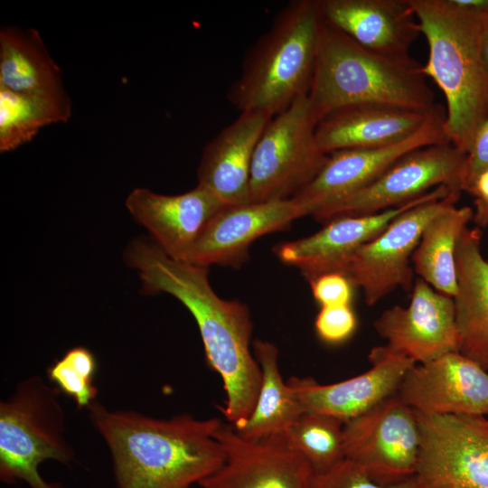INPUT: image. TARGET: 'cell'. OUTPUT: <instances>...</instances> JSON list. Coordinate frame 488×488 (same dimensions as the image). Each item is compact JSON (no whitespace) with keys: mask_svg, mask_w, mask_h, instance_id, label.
<instances>
[{"mask_svg":"<svg viewBox=\"0 0 488 488\" xmlns=\"http://www.w3.org/2000/svg\"><path fill=\"white\" fill-rule=\"evenodd\" d=\"M143 293H167L193 316L208 365L221 378L226 393L221 411L233 426L245 421L257 401L261 370L250 351L252 321L239 301L221 298L211 288L208 267L173 259L155 243L136 239L127 249Z\"/></svg>","mask_w":488,"mask_h":488,"instance_id":"obj_1","label":"cell"},{"mask_svg":"<svg viewBox=\"0 0 488 488\" xmlns=\"http://www.w3.org/2000/svg\"><path fill=\"white\" fill-rule=\"evenodd\" d=\"M88 410L109 449L117 488H192L225 462L215 437L222 424L218 418H157L97 401Z\"/></svg>","mask_w":488,"mask_h":488,"instance_id":"obj_2","label":"cell"},{"mask_svg":"<svg viewBox=\"0 0 488 488\" xmlns=\"http://www.w3.org/2000/svg\"><path fill=\"white\" fill-rule=\"evenodd\" d=\"M418 61L380 53L323 20L314 72L307 94L316 124L341 108L381 104L429 111L435 102Z\"/></svg>","mask_w":488,"mask_h":488,"instance_id":"obj_3","label":"cell"},{"mask_svg":"<svg viewBox=\"0 0 488 488\" xmlns=\"http://www.w3.org/2000/svg\"><path fill=\"white\" fill-rule=\"evenodd\" d=\"M428 44L422 72L446 100L444 129L465 155L488 117V77L480 52L483 16L454 0H409Z\"/></svg>","mask_w":488,"mask_h":488,"instance_id":"obj_4","label":"cell"},{"mask_svg":"<svg viewBox=\"0 0 488 488\" xmlns=\"http://www.w3.org/2000/svg\"><path fill=\"white\" fill-rule=\"evenodd\" d=\"M322 24L318 0L290 1L247 52L228 89L230 102L240 112L274 117L307 96Z\"/></svg>","mask_w":488,"mask_h":488,"instance_id":"obj_5","label":"cell"},{"mask_svg":"<svg viewBox=\"0 0 488 488\" xmlns=\"http://www.w3.org/2000/svg\"><path fill=\"white\" fill-rule=\"evenodd\" d=\"M61 392L39 376L19 382L0 403V479L6 484L25 482L30 488H62L39 473L45 460L69 465L75 451L65 436Z\"/></svg>","mask_w":488,"mask_h":488,"instance_id":"obj_6","label":"cell"},{"mask_svg":"<svg viewBox=\"0 0 488 488\" xmlns=\"http://www.w3.org/2000/svg\"><path fill=\"white\" fill-rule=\"evenodd\" d=\"M315 127L307 96L269 120L254 151L249 202L293 198L314 180L329 156L317 145Z\"/></svg>","mask_w":488,"mask_h":488,"instance_id":"obj_7","label":"cell"},{"mask_svg":"<svg viewBox=\"0 0 488 488\" xmlns=\"http://www.w3.org/2000/svg\"><path fill=\"white\" fill-rule=\"evenodd\" d=\"M466 155L450 142L426 145L397 159L374 181L312 216L318 221L374 214L399 207L439 186L465 192Z\"/></svg>","mask_w":488,"mask_h":488,"instance_id":"obj_8","label":"cell"},{"mask_svg":"<svg viewBox=\"0 0 488 488\" xmlns=\"http://www.w3.org/2000/svg\"><path fill=\"white\" fill-rule=\"evenodd\" d=\"M345 458L372 481L394 485L416 476L421 434L416 412L394 394L343 425Z\"/></svg>","mask_w":488,"mask_h":488,"instance_id":"obj_9","label":"cell"},{"mask_svg":"<svg viewBox=\"0 0 488 488\" xmlns=\"http://www.w3.org/2000/svg\"><path fill=\"white\" fill-rule=\"evenodd\" d=\"M417 474L429 488H488V417L417 413Z\"/></svg>","mask_w":488,"mask_h":488,"instance_id":"obj_10","label":"cell"},{"mask_svg":"<svg viewBox=\"0 0 488 488\" xmlns=\"http://www.w3.org/2000/svg\"><path fill=\"white\" fill-rule=\"evenodd\" d=\"M461 194L451 192L445 198L407 210L357 250L345 276L354 287L362 289L368 305L377 304L398 287L412 291L414 272L410 258L426 226L437 214L455 205Z\"/></svg>","mask_w":488,"mask_h":488,"instance_id":"obj_11","label":"cell"},{"mask_svg":"<svg viewBox=\"0 0 488 488\" xmlns=\"http://www.w3.org/2000/svg\"><path fill=\"white\" fill-rule=\"evenodd\" d=\"M215 437L225 462L199 483L201 488H311V466L283 435L248 439L222 422Z\"/></svg>","mask_w":488,"mask_h":488,"instance_id":"obj_12","label":"cell"},{"mask_svg":"<svg viewBox=\"0 0 488 488\" xmlns=\"http://www.w3.org/2000/svg\"><path fill=\"white\" fill-rule=\"evenodd\" d=\"M399 399L427 416H488V373L459 352L415 364L404 376Z\"/></svg>","mask_w":488,"mask_h":488,"instance_id":"obj_13","label":"cell"},{"mask_svg":"<svg viewBox=\"0 0 488 488\" xmlns=\"http://www.w3.org/2000/svg\"><path fill=\"white\" fill-rule=\"evenodd\" d=\"M446 114L441 105L419 129L400 142L378 148L345 149L330 154L319 174L294 197L313 215L367 186L407 153L449 142L444 129Z\"/></svg>","mask_w":488,"mask_h":488,"instance_id":"obj_14","label":"cell"},{"mask_svg":"<svg viewBox=\"0 0 488 488\" xmlns=\"http://www.w3.org/2000/svg\"><path fill=\"white\" fill-rule=\"evenodd\" d=\"M451 192L447 187L439 186L399 207L374 214L338 218L326 222L313 235L278 244L274 251L283 263L298 267L308 281L325 273L345 275L357 250L380 234L397 216Z\"/></svg>","mask_w":488,"mask_h":488,"instance_id":"obj_15","label":"cell"},{"mask_svg":"<svg viewBox=\"0 0 488 488\" xmlns=\"http://www.w3.org/2000/svg\"><path fill=\"white\" fill-rule=\"evenodd\" d=\"M374 327L389 349L416 363L459 352L454 298L420 277L414 282L409 305L385 310Z\"/></svg>","mask_w":488,"mask_h":488,"instance_id":"obj_16","label":"cell"},{"mask_svg":"<svg viewBox=\"0 0 488 488\" xmlns=\"http://www.w3.org/2000/svg\"><path fill=\"white\" fill-rule=\"evenodd\" d=\"M369 359L371 369L336 383L320 384L312 378H290L286 382L302 414L328 415L345 423L394 395L408 371L416 364L387 345L374 347Z\"/></svg>","mask_w":488,"mask_h":488,"instance_id":"obj_17","label":"cell"},{"mask_svg":"<svg viewBox=\"0 0 488 488\" xmlns=\"http://www.w3.org/2000/svg\"><path fill=\"white\" fill-rule=\"evenodd\" d=\"M305 215H309L307 208L296 197L225 206L206 226L187 262L236 267L248 258L255 239Z\"/></svg>","mask_w":488,"mask_h":488,"instance_id":"obj_18","label":"cell"},{"mask_svg":"<svg viewBox=\"0 0 488 488\" xmlns=\"http://www.w3.org/2000/svg\"><path fill=\"white\" fill-rule=\"evenodd\" d=\"M126 206L167 256L183 262L211 220L225 207L211 191L198 184L176 195L136 188L128 194Z\"/></svg>","mask_w":488,"mask_h":488,"instance_id":"obj_19","label":"cell"},{"mask_svg":"<svg viewBox=\"0 0 488 488\" xmlns=\"http://www.w3.org/2000/svg\"><path fill=\"white\" fill-rule=\"evenodd\" d=\"M323 20L371 51L406 56L421 33L409 0H318Z\"/></svg>","mask_w":488,"mask_h":488,"instance_id":"obj_20","label":"cell"},{"mask_svg":"<svg viewBox=\"0 0 488 488\" xmlns=\"http://www.w3.org/2000/svg\"><path fill=\"white\" fill-rule=\"evenodd\" d=\"M273 117L241 111L204 147L198 185L211 191L225 206L249 202L250 168L257 143Z\"/></svg>","mask_w":488,"mask_h":488,"instance_id":"obj_21","label":"cell"},{"mask_svg":"<svg viewBox=\"0 0 488 488\" xmlns=\"http://www.w3.org/2000/svg\"><path fill=\"white\" fill-rule=\"evenodd\" d=\"M440 106L436 104L429 111L381 104H357L341 108L316 124V142L326 155L345 149L387 146L415 133Z\"/></svg>","mask_w":488,"mask_h":488,"instance_id":"obj_22","label":"cell"},{"mask_svg":"<svg viewBox=\"0 0 488 488\" xmlns=\"http://www.w3.org/2000/svg\"><path fill=\"white\" fill-rule=\"evenodd\" d=\"M482 231L465 228L455 249L458 289L454 296L460 353L488 370V261Z\"/></svg>","mask_w":488,"mask_h":488,"instance_id":"obj_23","label":"cell"},{"mask_svg":"<svg viewBox=\"0 0 488 488\" xmlns=\"http://www.w3.org/2000/svg\"><path fill=\"white\" fill-rule=\"evenodd\" d=\"M0 86L23 94H67L39 32L14 25L0 31Z\"/></svg>","mask_w":488,"mask_h":488,"instance_id":"obj_24","label":"cell"},{"mask_svg":"<svg viewBox=\"0 0 488 488\" xmlns=\"http://www.w3.org/2000/svg\"><path fill=\"white\" fill-rule=\"evenodd\" d=\"M252 346L261 370V383L249 417L232 426L239 436L248 439L283 435L302 412L280 373L277 347L260 339L254 340Z\"/></svg>","mask_w":488,"mask_h":488,"instance_id":"obj_25","label":"cell"},{"mask_svg":"<svg viewBox=\"0 0 488 488\" xmlns=\"http://www.w3.org/2000/svg\"><path fill=\"white\" fill-rule=\"evenodd\" d=\"M474 210L455 205L443 211L426 226L411 260L415 272L437 292L457 293L455 249L457 241L473 220Z\"/></svg>","mask_w":488,"mask_h":488,"instance_id":"obj_26","label":"cell"},{"mask_svg":"<svg viewBox=\"0 0 488 488\" xmlns=\"http://www.w3.org/2000/svg\"><path fill=\"white\" fill-rule=\"evenodd\" d=\"M70 114L67 94H23L0 86L1 153L29 142L42 127L68 121Z\"/></svg>","mask_w":488,"mask_h":488,"instance_id":"obj_27","label":"cell"},{"mask_svg":"<svg viewBox=\"0 0 488 488\" xmlns=\"http://www.w3.org/2000/svg\"><path fill=\"white\" fill-rule=\"evenodd\" d=\"M344 422L328 415L304 413L283 434L314 474H323L345 458Z\"/></svg>","mask_w":488,"mask_h":488,"instance_id":"obj_28","label":"cell"},{"mask_svg":"<svg viewBox=\"0 0 488 488\" xmlns=\"http://www.w3.org/2000/svg\"><path fill=\"white\" fill-rule=\"evenodd\" d=\"M97 368L93 352L84 346H75L47 369V376L55 388L71 398L80 408H88L98 395L94 385Z\"/></svg>","mask_w":488,"mask_h":488,"instance_id":"obj_29","label":"cell"},{"mask_svg":"<svg viewBox=\"0 0 488 488\" xmlns=\"http://www.w3.org/2000/svg\"><path fill=\"white\" fill-rule=\"evenodd\" d=\"M311 488H429L418 476L394 485L372 481L352 461L344 458L329 471L313 474Z\"/></svg>","mask_w":488,"mask_h":488,"instance_id":"obj_30","label":"cell"},{"mask_svg":"<svg viewBox=\"0 0 488 488\" xmlns=\"http://www.w3.org/2000/svg\"><path fill=\"white\" fill-rule=\"evenodd\" d=\"M357 319L351 305L322 306L314 326L318 336L328 343H340L352 336Z\"/></svg>","mask_w":488,"mask_h":488,"instance_id":"obj_31","label":"cell"},{"mask_svg":"<svg viewBox=\"0 0 488 488\" xmlns=\"http://www.w3.org/2000/svg\"><path fill=\"white\" fill-rule=\"evenodd\" d=\"M314 299L322 306L348 305L353 294V285L347 276L325 273L309 280Z\"/></svg>","mask_w":488,"mask_h":488,"instance_id":"obj_32","label":"cell"},{"mask_svg":"<svg viewBox=\"0 0 488 488\" xmlns=\"http://www.w3.org/2000/svg\"><path fill=\"white\" fill-rule=\"evenodd\" d=\"M488 168V117L478 128L466 155L465 192H470L478 176Z\"/></svg>","mask_w":488,"mask_h":488,"instance_id":"obj_33","label":"cell"},{"mask_svg":"<svg viewBox=\"0 0 488 488\" xmlns=\"http://www.w3.org/2000/svg\"><path fill=\"white\" fill-rule=\"evenodd\" d=\"M469 193L474 197L473 221L484 228L488 225V168L478 176Z\"/></svg>","mask_w":488,"mask_h":488,"instance_id":"obj_34","label":"cell"},{"mask_svg":"<svg viewBox=\"0 0 488 488\" xmlns=\"http://www.w3.org/2000/svg\"><path fill=\"white\" fill-rule=\"evenodd\" d=\"M480 52L483 65L488 77V16H483V27L480 37Z\"/></svg>","mask_w":488,"mask_h":488,"instance_id":"obj_35","label":"cell"},{"mask_svg":"<svg viewBox=\"0 0 488 488\" xmlns=\"http://www.w3.org/2000/svg\"><path fill=\"white\" fill-rule=\"evenodd\" d=\"M458 5L475 12L481 15L488 16V0H454Z\"/></svg>","mask_w":488,"mask_h":488,"instance_id":"obj_36","label":"cell"},{"mask_svg":"<svg viewBox=\"0 0 488 488\" xmlns=\"http://www.w3.org/2000/svg\"><path fill=\"white\" fill-rule=\"evenodd\" d=\"M443 488H460V487H456V486H446V487H443Z\"/></svg>","mask_w":488,"mask_h":488,"instance_id":"obj_37","label":"cell"},{"mask_svg":"<svg viewBox=\"0 0 488 488\" xmlns=\"http://www.w3.org/2000/svg\"><path fill=\"white\" fill-rule=\"evenodd\" d=\"M192 488H193V487H192Z\"/></svg>","mask_w":488,"mask_h":488,"instance_id":"obj_38","label":"cell"},{"mask_svg":"<svg viewBox=\"0 0 488 488\" xmlns=\"http://www.w3.org/2000/svg\"><path fill=\"white\" fill-rule=\"evenodd\" d=\"M488 417V416H487Z\"/></svg>","mask_w":488,"mask_h":488,"instance_id":"obj_39","label":"cell"}]
</instances>
